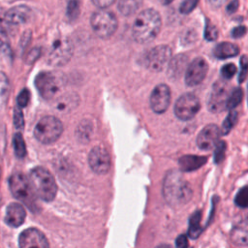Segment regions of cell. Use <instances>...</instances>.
Masks as SVG:
<instances>
[{
    "instance_id": "6da1fadb",
    "label": "cell",
    "mask_w": 248,
    "mask_h": 248,
    "mask_svg": "<svg viewBox=\"0 0 248 248\" xmlns=\"http://www.w3.org/2000/svg\"><path fill=\"white\" fill-rule=\"evenodd\" d=\"M163 196L172 207H180L190 202L193 191L190 184L183 178L179 170L167 172L163 181Z\"/></svg>"
},
{
    "instance_id": "7a4b0ae2",
    "label": "cell",
    "mask_w": 248,
    "mask_h": 248,
    "mask_svg": "<svg viewBox=\"0 0 248 248\" xmlns=\"http://www.w3.org/2000/svg\"><path fill=\"white\" fill-rule=\"evenodd\" d=\"M161 25L162 21L159 13L154 9H146L137 16L133 24V38L140 44L149 43L157 37Z\"/></svg>"
},
{
    "instance_id": "3957f363",
    "label": "cell",
    "mask_w": 248,
    "mask_h": 248,
    "mask_svg": "<svg viewBox=\"0 0 248 248\" xmlns=\"http://www.w3.org/2000/svg\"><path fill=\"white\" fill-rule=\"evenodd\" d=\"M34 83L44 100L53 101L62 94L67 83V78L64 73L59 71H45L37 75Z\"/></svg>"
},
{
    "instance_id": "277c9868",
    "label": "cell",
    "mask_w": 248,
    "mask_h": 248,
    "mask_svg": "<svg viewBox=\"0 0 248 248\" xmlns=\"http://www.w3.org/2000/svg\"><path fill=\"white\" fill-rule=\"evenodd\" d=\"M29 182L35 195L45 202H51L57 193V185L52 174L43 167H36L29 173Z\"/></svg>"
},
{
    "instance_id": "5b68a950",
    "label": "cell",
    "mask_w": 248,
    "mask_h": 248,
    "mask_svg": "<svg viewBox=\"0 0 248 248\" xmlns=\"http://www.w3.org/2000/svg\"><path fill=\"white\" fill-rule=\"evenodd\" d=\"M9 186L13 196L23 202L30 210L35 211L37 207L36 195L31 187L29 179L22 172H15L9 178Z\"/></svg>"
},
{
    "instance_id": "8992f818",
    "label": "cell",
    "mask_w": 248,
    "mask_h": 248,
    "mask_svg": "<svg viewBox=\"0 0 248 248\" xmlns=\"http://www.w3.org/2000/svg\"><path fill=\"white\" fill-rule=\"evenodd\" d=\"M62 131L61 121L53 115H46L37 122L34 128V137L44 144H50L59 139Z\"/></svg>"
},
{
    "instance_id": "52a82bcc",
    "label": "cell",
    "mask_w": 248,
    "mask_h": 248,
    "mask_svg": "<svg viewBox=\"0 0 248 248\" xmlns=\"http://www.w3.org/2000/svg\"><path fill=\"white\" fill-rule=\"evenodd\" d=\"M90 24L92 30L99 38L108 39L116 31L118 22L113 13L101 10L91 16Z\"/></svg>"
},
{
    "instance_id": "ba28073f",
    "label": "cell",
    "mask_w": 248,
    "mask_h": 248,
    "mask_svg": "<svg viewBox=\"0 0 248 248\" xmlns=\"http://www.w3.org/2000/svg\"><path fill=\"white\" fill-rule=\"evenodd\" d=\"M73 44L68 38H58L51 45L47 62L52 66H63L69 62L73 55Z\"/></svg>"
},
{
    "instance_id": "9c48e42d",
    "label": "cell",
    "mask_w": 248,
    "mask_h": 248,
    "mask_svg": "<svg viewBox=\"0 0 248 248\" xmlns=\"http://www.w3.org/2000/svg\"><path fill=\"white\" fill-rule=\"evenodd\" d=\"M200 108L201 105L198 97L192 93H185L176 100L173 110L177 118L187 121L197 114Z\"/></svg>"
},
{
    "instance_id": "30bf717a",
    "label": "cell",
    "mask_w": 248,
    "mask_h": 248,
    "mask_svg": "<svg viewBox=\"0 0 248 248\" xmlns=\"http://www.w3.org/2000/svg\"><path fill=\"white\" fill-rule=\"evenodd\" d=\"M171 58V49L167 45L152 47L145 56L146 67L153 72H160Z\"/></svg>"
},
{
    "instance_id": "8fae6325",
    "label": "cell",
    "mask_w": 248,
    "mask_h": 248,
    "mask_svg": "<svg viewBox=\"0 0 248 248\" xmlns=\"http://www.w3.org/2000/svg\"><path fill=\"white\" fill-rule=\"evenodd\" d=\"M229 97L228 85L225 81L218 80L212 86L211 92L208 96L207 107L211 112L218 113L226 108L227 100Z\"/></svg>"
},
{
    "instance_id": "7c38bea8",
    "label": "cell",
    "mask_w": 248,
    "mask_h": 248,
    "mask_svg": "<svg viewBox=\"0 0 248 248\" xmlns=\"http://www.w3.org/2000/svg\"><path fill=\"white\" fill-rule=\"evenodd\" d=\"M88 164L95 173L106 174L110 168V158L107 149L102 146L93 147L88 155Z\"/></svg>"
},
{
    "instance_id": "4fadbf2b",
    "label": "cell",
    "mask_w": 248,
    "mask_h": 248,
    "mask_svg": "<svg viewBox=\"0 0 248 248\" xmlns=\"http://www.w3.org/2000/svg\"><path fill=\"white\" fill-rule=\"evenodd\" d=\"M19 248H49L46 235L36 228L24 230L18 237Z\"/></svg>"
},
{
    "instance_id": "5bb4252c",
    "label": "cell",
    "mask_w": 248,
    "mask_h": 248,
    "mask_svg": "<svg viewBox=\"0 0 248 248\" xmlns=\"http://www.w3.org/2000/svg\"><path fill=\"white\" fill-rule=\"evenodd\" d=\"M208 70L207 62L198 57L194 59L188 66L185 72V83L188 86H196L200 84L205 78Z\"/></svg>"
},
{
    "instance_id": "9a60e30c",
    "label": "cell",
    "mask_w": 248,
    "mask_h": 248,
    "mask_svg": "<svg viewBox=\"0 0 248 248\" xmlns=\"http://www.w3.org/2000/svg\"><path fill=\"white\" fill-rule=\"evenodd\" d=\"M170 102V91L167 84L160 83L154 87L150 95V107L156 113L165 112Z\"/></svg>"
},
{
    "instance_id": "2e32d148",
    "label": "cell",
    "mask_w": 248,
    "mask_h": 248,
    "mask_svg": "<svg viewBox=\"0 0 248 248\" xmlns=\"http://www.w3.org/2000/svg\"><path fill=\"white\" fill-rule=\"evenodd\" d=\"M221 131L215 124L206 125L197 138V144L202 150H209L213 148L219 141Z\"/></svg>"
},
{
    "instance_id": "e0dca14e",
    "label": "cell",
    "mask_w": 248,
    "mask_h": 248,
    "mask_svg": "<svg viewBox=\"0 0 248 248\" xmlns=\"http://www.w3.org/2000/svg\"><path fill=\"white\" fill-rule=\"evenodd\" d=\"M31 15L32 11L28 6L18 5L9 9L4 16V19L8 24L20 25L29 21Z\"/></svg>"
},
{
    "instance_id": "ac0fdd59",
    "label": "cell",
    "mask_w": 248,
    "mask_h": 248,
    "mask_svg": "<svg viewBox=\"0 0 248 248\" xmlns=\"http://www.w3.org/2000/svg\"><path fill=\"white\" fill-rule=\"evenodd\" d=\"M79 103V97L76 92H66L53 100V108L61 113H68L74 110Z\"/></svg>"
},
{
    "instance_id": "d6986e66",
    "label": "cell",
    "mask_w": 248,
    "mask_h": 248,
    "mask_svg": "<svg viewBox=\"0 0 248 248\" xmlns=\"http://www.w3.org/2000/svg\"><path fill=\"white\" fill-rule=\"evenodd\" d=\"M26 217V211L22 204L12 202L6 208L5 223L10 227L17 228L23 224Z\"/></svg>"
},
{
    "instance_id": "ffe728a7",
    "label": "cell",
    "mask_w": 248,
    "mask_h": 248,
    "mask_svg": "<svg viewBox=\"0 0 248 248\" xmlns=\"http://www.w3.org/2000/svg\"><path fill=\"white\" fill-rule=\"evenodd\" d=\"M187 56L184 54H178L173 58H170L168 67L169 78L172 79L180 78L187 67Z\"/></svg>"
},
{
    "instance_id": "44dd1931",
    "label": "cell",
    "mask_w": 248,
    "mask_h": 248,
    "mask_svg": "<svg viewBox=\"0 0 248 248\" xmlns=\"http://www.w3.org/2000/svg\"><path fill=\"white\" fill-rule=\"evenodd\" d=\"M206 163V157L198 155H184L179 158L178 165L182 171H192L198 170Z\"/></svg>"
},
{
    "instance_id": "7402d4cb",
    "label": "cell",
    "mask_w": 248,
    "mask_h": 248,
    "mask_svg": "<svg viewBox=\"0 0 248 248\" xmlns=\"http://www.w3.org/2000/svg\"><path fill=\"white\" fill-rule=\"evenodd\" d=\"M239 52V48L236 45L229 42H223L215 46L213 54L219 59H227L230 57L236 56Z\"/></svg>"
},
{
    "instance_id": "603a6c76",
    "label": "cell",
    "mask_w": 248,
    "mask_h": 248,
    "mask_svg": "<svg viewBox=\"0 0 248 248\" xmlns=\"http://www.w3.org/2000/svg\"><path fill=\"white\" fill-rule=\"evenodd\" d=\"M247 221L246 219H244L242 222H240L239 224L235 225L234 228L232 230L231 232V237H232V241L233 243H235L236 245H240V246H245L247 244Z\"/></svg>"
},
{
    "instance_id": "cb8c5ba5",
    "label": "cell",
    "mask_w": 248,
    "mask_h": 248,
    "mask_svg": "<svg viewBox=\"0 0 248 248\" xmlns=\"http://www.w3.org/2000/svg\"><path fill=\"white\" fill-rule=\"evenodd\" d=\"M142 0H118V10L123 16L135 14L140 7Z\"/></svg>"
},
{
    "instance_id": "d4e9b609",
    "label": "cell",
    "mask_w": 248,
    "mask_h": 248,
    "mask_svg": "<svg viewBox=\"0 0 248 248\" xmlns=\"http://www.w3.org/2000/svg\"><path fill=\"white\" fill-rule=\"evenodd\" d=\"M10 81L7 75L0 72V109L4 108L10 96Z\"/></svg>"
},
{
    "instance_id": "484cf974",
    "label": "cell",
    "mask_w": 248,
    "mask_h": 248,
    "mask_svg": "<svg viewBox=\"0 0 248 248\" xmlns=\"http://www.w3.org/2000/svg\"><path fill=\"white\" fill-rule=\"evenodd\" d=\"M201 211L198 210L194 212L189 220V230H188V235L191 238H198L199 235L202 232V227H201Z\"/></svg>"
},
{
    "instance_id": "4316f807",
    "label": "cell",
    "mask_w": 248,
    "mask_h": 248,
    "mask_svg": "<svg viewBox=\"0 0 248 248\" xmlns=\"http://www.w3.org/2000/svg\"><path fill=\"white\" fill-rule=\"evenodd\" d=\"M92 134V123L88 120L81 121L77 127V137L79 140H89Z\"/></svg>"
},
{
    "instance_id": "83f0119b",
    "label": "cell",
    "mask_w": 248,
    "mask_h": 248,
    "mask_svg": "<svg viewBox=\"0 0 248 248\" xmlns=\"http://www.w3.org/2000/svg\"><path fill=\"white\" fill-rule=\"evenodd\" d=\"M242 98H243L242 89L238 88V87L234 88L228 97L227 104H226V108L233 109L234 108H236L241 103Z\"/></svg>"
},
{
    "instance_id": "f1b7e54d",
    "label": "cell",
    "mask_w": 248,
    "mask_h": 248,
    "mask_svg": "<svg viewBox=\"0 0 248 248\" xmlns=\"http://www.w3.org/2000/svg\"><path fill=\"white\" fill-rule=\"evenodd\" d=\"M14 143V149H15V154L17 158H23L26 155V145L24 142V140L21 136V134L16 133L14 136L13 140Z\"/></svg>"
},
{
    "instance_id": "f546056e",
    "label": "cell",
    "mask_w": 248,
    "mask_h": 248,
    "mask_svg": "<svg viewBox=\"0 0 248 248\" xmlns=\"http://www.w3.org/2000/svg\"><path fill=\"white\" fill-rule=\"evenodd\" d=\"M237 118H238V114L235 110H231L229 112V114L227 115L226 119L224 120L223 122V125H222V130H221V133L223 135H227L230 133V131L233 128V126L235 125L236 121H237Z\"/></svg>"
},
{
    "instance_id": "4dcf8cb0",
    "label": "cell",
    "mask_w": 248,
    "mask_h": 248,
    "mask_svg": "<svg viewBox=\"0 0 248 248\" xmlns=\"http://www.w3.org/2000/svg\"><path fill=\"white\" fill-rule=\"evenodd\" d=\"M79 2L78 0H70L67 6V16L70 20H75L79 15Z\"/></svg>"
},
{
    "instance_id": "1f68e13d",
    "label": "cell",
    "mask_w": 248,
    "mask_h": 248,
    "mask_svg": "<svg viewBox=\"0 0 248 248\" xmlns=\"http://www.w3.org/2000/svg\"><path fill=\"white\" fill-rule=\"evenodd\" d=\"M235 204L241 208H246L248 204V192H247V186L242 187L236 194L234 199Z\"/></svg>"
},
{
    "instance_id": "d6a6232c",
    "label": "cell",
    "mask_w": 248,
    "mask_h": 248,
    "mask_svg": "<svg viewBox=\"0 0 248 248\" xmlns=\"http://www.w3.org/2000/svg\"><path fill=\"white\" fill-rule=\"evenodd\" d=\"M217 37H218L217 28L209 20H206L205 28H204V38L207 41H215Z\"/></svg>"
},
{
    "instance_id": "836d02e7",
    "label": "cell",
    "mask_w": 248,
    "mask_h": 248,
    "mask_svg": "<svg viewBox=\"0 0 248 248\" xmlns=\"http://www.w3.org/2000/svg\"><path fill=\"white\" fill-rule=\"evenodd\" d=\"M215 147V151H214V162L216 164H219L225 157V151H226V142H224L223 140H219Z\"/></svg>"
},
{
    "instance_id": "e575fe53",
    "label": "cell",
    "mask_w": 248,
    "mask_h": 248,
    "mask_svg": "<svg viewBox=\"0 0 248 248\" xmlns=\"http://www.w3.org/2000/svg\"><path fill=\"white\" fill-rule=\"evenodd\" d=\"M198 3L199 0H183L179 7V11L183 15H188L196 8Z\"/></svg>"
},
{
    "instance_id": "d590c367",
    "label": "cell",
    "mask_w": 248,
    "mask_h": 248,
    "mask_svg": "<svg viewBox=\"0 0 248 248\" xmlns=\"http://www.w3.org/2000/svg\"><path fill=\"white\" fill-rule=\"evenodd\" d=\"M237 69L232 63H228L221 68V75L225 79H231L236 73Z\"/></svg>"
},
{
    "instance_id": "8d00e7d4",
    "label": "cell",
    "mask_w": 248,
    "mask_h": 248,
    "mask_svg": "<svg viewBox=\"0 0 248 248\" xmlns=\"http://www.w3.org/2000/svg\"><path fill=\"white\" fill-rule=\"evenodd\" d=\"M29 99H30V92L28 89H23L17 96V99H16V104H17V107L18 108H24L27 106L28 102H29Z\"/></svg>"
},
{
    "instance_id": "74e56055",
    "label": "cell",
    "mask_w": 248,
    "mask_h": 248,
    "mask_svg": "<svg viewBox=\"0 0 248 248\" xmlns=\"http://www.w3.org/2000/svg\"><path fill=\"white\" fill-rule=\"evenodd\" d=\"M14 124L15 126L19 129L22 128L24 125V119H23V114L21 111V108L16 107L15 108V112H14Z\"/></svg>"
},
{
    "instance_id": "f35d334b",
    "label": "cell",
    "mask_w": 248,
    "mask_h": 248,
    "mask_svg": "<svg viewBox=\"0 0 248 248\" xmlns=\"http://www.w3.org/2000/svg\"><path fill=\"white\" fill-rule=\"evenodd\" d=\"M247 67H248L247 58H246V55H243L240 59V73L238 76L239 82H243L245 80L246 75H247Z\"/></svg>"
},
{
    "instance_id": "ab89813d",
    "label": "cell",
    "mask_w": 248,
    "mask_h": 248,
    "mask_svg": "<svg viewBox=\"0 0 248 248\" xmlns=\"http://www.w3.org/2000/svg\"><path fill=\"white\" fill-rule=\"evenodd\" d=\"M0 49L5 53H10V46L5 31L0 30Z\"/></svg>"
},
{
    "instance_id": "60d3db41",
    "label": "cell",
    "mask_w": 248,
    "mask_h": 248,
    "mask_svg": "<svg viewBox=\"0 0 248 248\" xmlns=\"http://www.w3.org/2000/svg\"><path fill=\"white\" fill-rule=\"evenodd\" d=\"M188 245H189V242L186 234H180L179 236H177L175 240L176 248H187Z\"/></svg>"
},
{
    "instance_id": "b9f144b4",
    "label": "cell",
    "mask_w": 248,
    "mask_h": 248,
    "mask_svg": "<svg viewBox=\"0 0 248 248\" xmlns=\"http://www.w3.org/2000/svg\"><path fill=\"white\" fill-rule=\"evenodd\" d=\"M41 54V49L39 47L33 48L28 54H27V63H33Z\"/></svg>"
},
{
    "instance_id": "7bdbcfd3",
    "label": "cell",
    "mask_w": 248,
    "mask_h": 248,
    "mask_svg": "<svg viewBox=\"0 0 248 248\" xmlns=\"http://www.w3.org/2000/svg\"><path fill=\"white\" fill-rule=\"evenodd\" d=\"M246 33V28L245 26H236L232 31V37L234 39H238L240 37H243Z\"/></svg>"
},
{
    "instance_id": "ee69618b",
    "label": "cell",
    "mask_w": 248,
    "mask_h": 248,
    "mask_svg": "<svg viewBox=\"0 0 248 248\" xmlns=\"http://www.w3.org/2000/svg\"><path fill=\"white\" fill-rule=\"evenodd\" d=\"M115 0H92V2L100 9H106L110 6Z\"/></svg>"
},
{
    "instance_id": "f6af8a7d",
    "label": "cell",
    "mask_w": 248,
    "mask_h": 248,
    "mask_svg": "<svg viewBox=\"0 0 248 248\" xmlns=\"http://www.w3.org/2000/svg\"><path fill=\"white\" fill-rule=\"evenodd\" d=\"M238 8V0H232L227 7V12L229 14L234 13Z\"/></svg>"
},
{
    "instance_id": "bcb514c9",
    "label": "cell",
    "mask_w": 248,
    "mask_h": 248,
    "mask_svg": "<svg viewBox=\"0 0 248 248\" xmlns=\"http://www.w3.org/2000/svg\"><path fill=\"white\" fill-rule=\"evenodd\" d=\"M207 2L212 9H218L226 2V0H207Z\"/></svg>"
},
{
    "instance_id": "7dc6e473",
    "label": "cell",
    "mask_w": 248,
    "mask_h": 248,
    "mask_svg": "<svg viewBox=\"0 0 248 248\" xmlns=\"http://www.w3.org/2000/svg\"><path fill=\"white\" fill-rule=\"evenodd\" d=\"M156 248H171V247L170 245H168V244H160Z\"/></svg>"
},
{
    "instance_id": "c3c4849f",
    "label": "cell",
    "mask_w": 248,
    "mask_h": 248,
    "mask_svg": "<svg viewBox=\"0 0 248 248\" xmlns=\"http://www.w3.org/2000/svg\"><path fill=\"white\" fill-rule=\"evenodd\" d=\"M172 0H161V2L163 3V4H169V3H170Z\"/></svg>"
}]
</instances>
